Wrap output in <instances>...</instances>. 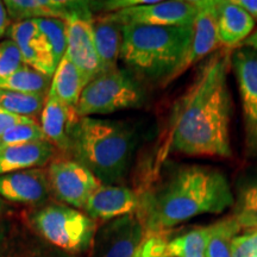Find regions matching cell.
Listing matches in <instances>:
<instances>
[{"label":"cell","mask_w":257,"mask_h":257,"mask_svg":"<svg viewBox=\"0 0 257 257\" xmlns=\"http://www.w3.org/2000/svg\"><path fill=\"white\" fill-rule=\"evenodd\" d=\"M147 95L143 83L130 70L101 73L85 86L75 111L79 118L142 107Z\"/></svg>","instance_id":"cell-6"},{"label":"cell","mask_w":257,"mask_h":257,"mask_svg":"<svg viewBox=\"0 0 257 257\" xmlns=\"http://www.w3.org/2000/svg\"><path fill=\"white\" fill-rule=\"evenodd\" d=\"M55 154L56 148L47 140L0 149V175L42 168L49 165Z\"/></svg>","instance_id":"cell-17"},{"label":"cell","mask_w":257,"mask_h":257,"mask_svg":"<svg viewBox=\"0 0 257 257\" xmlns=\"http://www.w3.org/2000/svg\"><path fill=\"white\" fill-rule=\"evenodd\" d=\"M239 47H249L257 50V30L253 32V34L250 35V36L246 38V40L244 41Z\"/></svg>","instance_id":"cell-36"},{"label":"cell","mask_w":257,"mask_h":257,"mask_svg":"<svg viewBox=\"0 0 257 257\" xmlns=\"http://www.w3.org/2000/svg\"><path fill=\"white\" fill-rule=\"evenodd\" d=\"M29 226L46 242L63 253H80L92 246L96 223L87 214L67 206L50 204L32 211Z\"/></svg>","instance_id":"cell-5"},{"label":"cell","mask_w":257,"mask_h":257,"mask_svg":"<svg viewBox=\"0 0 257 257\" xmlns=\"http://www.w3.org/2000/svg\"><path fill=\"white\" fill-rule=\"evenodd\" d=\"M47 95L30 94L0 88V107L19 117L34 119L42 114Z\"/></svg>","instance_id":"cell-25"},{"label":"cell","mask_w":257,"mask_h":257,"mask_svg":"<svg viewBox=\"0 0 257 257\" xmlns=\"http://www.w3.org/2000/svg\"><path fill=\"white\" fill-rule=\"evenodd\" d=\"M0 257H68L42 239L22 238L4 244Z\"/></svg>","instance_id":"cell-28"},{"label":"cell","mask_w":257,"mask_h":257,"mask_svg":"<svg viewBox=\"0 0 257 257\" xmlns=\"http://www.w3.org/2000/svg\"><path fill=\"white\" fill-rule=\"evenodd\" d=\"M51 194L48 172L31 168L0 175V198L25 205L42 204Z\"/></svg>","instance_id":"cell-13"},{"label":"cell","mask_w":257,"mask_h":257,"mask_svg":"<svg viewBox=\"0 0 257 257\" xmlns=\"http://www.w3.org/2000/svg\"><path fill=\"white\" fill-rule=\"evenodd\" d=\"M162 252L161 257H206V246L210 237V225L198 226L170 237L168 232L161 233Z\"/></svg>","instance_id":"cell-21"},{"label":"cell","mask_w":257,"mask_h":257,"mask_svg":"<svg viewBox=\"0 0 257 257\" xmlns=\"http://www.w3.org/2000/svg\"><path fill=\"white\" fill-rule=\"evenodd\" d=\"M56 67L67 51V23L62 19H35Z\"/></svg>","instance_id":"cell-27"},{"label":"cell","mask_w":257,"mask_h":257,"mask_svg":"<svg viewBox=\"0 0 257 257\" xmlns=\"http://www.w3.org/2000/svg\"><path fill=\"white\" fill-rule=\"evenodd\" d=\"M231 67L238 85L246 155L257 157V50L238 47L231 54Z\"/></svg>","instance_id":"cell-7"},{"label":"cell","mask_w":257,"mask_h":257,"mask_svg":"<svg viewBox=\"0 0 257 257\" xmlns=\"http://www.w3.org/2000/svg\"><path fill=\"white\" fill-rule=\"evenodd\" d=\"M8 35L21 50L24 64L53 79L57 67L35 19L10 25Z\"/></svg>","instance_id":"cell-14"},{"label":"cell","mask_w":257,"mask_h":257,"mask_svg":"<svg viewBox=\"0 0 257 257\" xmlns=\"http://www.w3.org/2000/svg\"><path fill=\"white\" fill-rule=\"evenodd\" d=\"M192 27L123 25L120 60L141 82L165 86L186 72Z\"/></svg>","instance_id":"cell-3"},{"label":"cell","mask_w":257,"mask_h":257,"mask_svg":"<svg viewBox=\"0 0 257 257\" xmlns=\"http://www.w3.org/2000/svg\"><path fill=\"white\" fill-rule=\"evenodd\" d=\"M147 233L136 213L107 221L96 230L93 257H137Z\"/></svg>","instance_id":"cell-11"},{"label":"cell","mask_w":257,"mask_h":257,"mask_svg":"<svg viewBox=\"0 0 257 257\" xmlns=\"http://www.w3.org/2000/svg\"><path fill=\"white\" fill-rule=\"evenodd\" d=\"M10 28V17L4 2H0V40L8 34Z\"/></svg>","instance_id":"cell-35"},{"label":"cell","mask_w":257,"mask_h":257,"mask_svg":"<svg viewBox=\"0 0 257 257\" xmlns=\"http://www.w3.org/2000/svg\"><path fill=\"white\" fill-rule=\"evenodd\" d=\"M51 80L53 79L44 75L43 73L24 64L9 78L0 80V88L30 94L48 95Z\"/></svg>","instance_id":"cell-24"},{"label":"cell","mask_w":257,"mask_h":257,"mask_svg":"<svg viewBox=\"0 0 257 257\" xmlns=\"http://www.w3.org/2000/svg\"><path fill=\"white\" fill-rule=\"evenodd\" d=\"M83 3L73 0H6L4 5L10 19L19 23L43 18H56L66 22Z\"/></svg>","instance_id":"cell-18"},{"label":"cell","mask_w":257,"mask_h":257,"mask_svg":"<svg viewBox=\"0 0 257 257\" xmlns=\"http://www.w3.org/2000/svg\"><path fill=\"white\" fill-rule=\"evenodd\" d=\"M79 119L75 107L63 104L55 95L48 93L46 105L41 114V126L47 140L56 150L70 153L74 131Z\"/></svg>","instance_id":"cell-15"},{"label":"cell","mask_w":257,"mask_h":257,"mask_svg":"<svg viewBox=\"0 0 257 257\" xmlns=\"http://www.w3.org/2000/svg\"><path fill=\"white\" fill-rule=\"evenodd\" d=\"M232 257H257V231L237 234L231 240Z\"/></svg>","instance_id":"cell-31"},{"label":"cell","mask_w":257,"mask_h":257,"mask_svg":"<svg viewBox=\"0 0 257 257\" xmlns=\"http://www.w3.org/2000/svg\"><path fill=\"white\" fill-rule=\"evenodd\" d=\"M51 194L67 206L83 210L86 202L101 182L79 162L54 159L47 169Z\"/></svg>","instance_id":"cell-8"},{"label":"cell","mask_w":257,"mask_h":257,"mask_svg":"<svg viewBox=\"0 0 257 257\" xmlns=\"http://www.w3.org/2000/svg\"><path fill=\"white\" fill-rule=\"evenodd\" d=\"M233 2L239 8H242L253 21H257V0H233Z\"/></svg>","instance_id":"cell-34"},{"label":"cell","mask_w":257,"mask_h":257,"mask_svg":"<svg viewBox=\"0 0 257 257\" xmlns=\"http://www.w3.org/2000/svg\"><path fill=\"white\" fill-rule=\"evenodd\" d=\"M138 194L136 214L147 236L168 232L201 214L221 213L234 202L229 180L221 170L184 163L170 166L160 180Z\"/></svg>","instance_id":"cell-2"},{"label":"cell","mask_w":257,"mask_h":257,"mask_svg":"<svg viewBox=\"0 0 257 257\" xmlns=\"http://www.w3.org/2000/svg\"><path fill=\"white\" fill-rule=\"evenodd\" d=\"M218 38L225 48L240 46L255 28V21L233 0H217Z\"/></svg>","instance_id":"cell-19"},{"label":"cell","mask_w":257,"mask_h":257,"mask_svg":"<svg viewBox=\"0 0 257 257\" xmlns=\"http://www.w3.org/2000/svg\"><path fill=\"white\" fill-rule=\"evenodd\" d=\"M137 147L135 128L117 120L80 118L70 155L101 185L118 186L126 179Z\"/></svg>","instance_id":"cell-4"},{"label":"cell","mask_w":257,"mask_h":257,"mask_svg":"<svg viewBox=\"0 0 257 257\" xmlns=\"http://www.w3.org/2000/svg\"><path fill=\"white\" fill-rule=\"evenodd\" d=\"M199 11L198 0L154 2L104 15L106 18L123 25H155V27H192Z\"/></svg>","instance_id":"cell-9"},{"label":"cell","mask_w":257,"mask_h":257,"mask_svg":"<svg viewBox=\"0 0 257 257\" xmlns=\"http://www.w3.org/2000/svg\"><path fill=\"white\" fill-rule=\"evenodd\" d=\"M3 245H4V232H3L2 226H0V251H2Z\"/></svg>","instance_id":"cell-37"},{"label":"cell","mask_w":257,"mask_h":257,"mask_svg":"<svg viewBox=\"0 0 257 257\" xmlns=\"http://www.w3.org/2000/svg\"><path fill=\"white\" fill-rule=\"evenodd\" d=\"M231 48L201 61L191 85L173 106L161 159L169 154L230 159L232 101L229 88Z\"/></svg>","instance_id":"cell-1"},{"label":"cell","mask_w":257,"mask_h":257,"mask_svg":"<svg viewBox=\"0 0 257 257\" xmlns=\"http://www.w3.org/2000/svg\"><path fill=\"white\" fill-rule=\"evenodd\" d=\"M89 3L85 2L78 11L67 19L66 55L81 72L87 85L101 73L93 34V14Z\"/></svg>","instance_id":"cell-10"},{"label":"cell","mask_w":257,"mask_h":257,"mask_svg":"<svg viewBox=\"0 0 257 257\" xmlns=\"http://www.w3.org/2000/svg\"><path fill=\"white\" fill-rule=\"evenodd\" d=\"M232 216L240 232L257 231V174L244 178L237 184Z\"/></svg>","instance_id":"cell-23"},{"label":"cell","mask_w":257,"mask_h":257,"mask_svg":"<svg viewBox=\"0 0 257 257\" xmlns=\"http://www.w3.org/2000/svg\"><path fill=\"white\" fill-rule=\"evenodd\" d=\"M4 208H5L4 201H3V199L0 198V216H2V213H3V211H4Z\"/></svg>","instance_id":"cell-38"},{"label":"cell","mask_w":257,"mask_h":257,"mask_svg":"<svg viewBox=\"0 0 257 257\" xmlns=\"http://www.w3.org/2000/svg\"><path fill=\"white\" fill-rule=\"evenodd\" d=\"M240 233V229L232 216L210 225V237L206 246V257H232L231 240Z\"/></svg>","instance_id":"cell-26"},{"label":"cell","mask_w":257,"mask_h":257,"mask_svg":"<svg viewBox=\"0 0 257 257\" xmlns=\"http://www.w3.org/2000/svg\"><path fill=\"white\" fill-rule=\"evenodd\" d=\"M24 66L21 50L12 40L0 42V80H4Z\"/></svg>","instance_id":"cell-30"},{"label":"cell","mask_w":257,"mask_h":257,"mask_svg":"<svg viewBox=\"0 0 257 257\" xmlns=\"http://www.w3.org/2000/svg\"><path fill=\"white\" fill-rule=\"evenodd\" d=\"M85 86L81 72L68 56L64 55L51 80L49 93L63 104L76 107Z\"/></svg>","instance_id":"cell-22"},{"label":"cell","mask_w":257,"mask_h":257,"mask_svg":"<svg viewBox=\"0 0 257 257\" xmlns=\"http://www.w3.org/2000/svg\"><path fill=\"white\" fill-rule=\"evenodd\" d=\"M154 2L155 0H108V2L95 3V8L107 11V14H112V12L121 11V10L134 8V6L152 4Z\"/></svg>","instance_id":"cell-32"},{"label":"cell","mask_w":257,"mask_h":257,"mask_svg":"<svg viewBox=\"0 0 257 257\" xmlns=\"http://www.w3.org/2000/svg\"><path fill=\"white\" fill-rule=\"evenodd\" d=\"M140 194L125 186L101 185L86 202L83 211L95 221L107 223L117 218L136 213Z\"/></svg>","instance_id":"cell-12"},{"label":"cell","mask_w":257,"mask_h":257,"mask_svg":"<svg viewBox=\"0 0 257 257\" xmlns=\"http://www.w3.org/2000/svg\"><path fill=\"white\" fill-rule=\"evenodd\" d=\"M93 34L101 73L118 68L123 44V27L101 15L93 21Z\"/></svg>","instance_id":"cell-20"},{"label":"cell","mask_w":257,"mask_h":257,"mask_svg":"<svg viewBox=\"0 0 257 257\" xmlns=\"http://www.w3.org/2000/svg\"><path fill=\"white\" fill-rule=\"evenodd\" d=\"M199 11L193 24V37L185 70L201 62L220 46L218 38L217 0H198Z\"/></svg>","instance_id":"cell-16"},{"label":"cell","mask_w":257,"mask_h":257,"mask_svg":"<svg viewBox=\"0 0 257 257\" xmlns=\"http://www.w3.org/2000/svg\"><path fill=\"white\" fill-rule=\"evenodd\" d=\"M46 140L41 124L34 119H28L11 126L0 137V149Z\"/></svg>","instance_id":"cell-29"},{"label":"cell","mask_w":257,"mask_h":257,"mask_svg":"<svg viewBox=\"0 0 257 257\" xmlns=\"http://www.w3.org/2000/svg\"><path fill=\"white\" fill-rule=\"evenodd\" d=\"M28 119L29 118L15 115L10 113L8 111L3 110V108L0 107V137H2L11 126H14L16 124L22 123V121H25Z\"/></svg>","instance_id":"cell-33"}]
</instances>
